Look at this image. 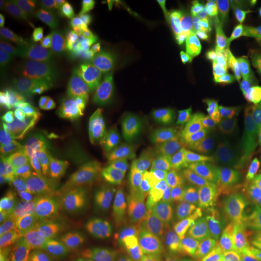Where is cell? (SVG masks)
<instances>
[{
    "mask_svg": "<svg viewBox=\"0 0 261 261\" xmlns=\"http://www.w3.org/2000/svg\"><path fill=\"white\" fill-rule=\"evenodd\" d=\"M77 8L84 18L103 23L111 19L116 20L112 0H82L79 2Z\"/></svg>",
    "mask_w": 261,
    "mask_h": 261,
    "instance_id": "cell-18",
    "label": "cell"
},
{
    "mask_svg": "<svg viewBox=\"0 0 261 261\" xmlns=\"http://www.w3.org/2000/svg\"><path fill=\"white\" fill-rule=\"evenodd\" d=\"M25 168L31 181L48 194L55 195H59L65 190L66 180L75 172L89 168H107L91 162L54 155L28 159Z\"/></svg>",
    "mask_w": 261,
    "mask_h": 261,
    "instance_id": "cell-7",
    "label": "cell"
},
{
    "mask_svg": "<svg viewBox=\"0 0 261 261\" xmlns=\"http://www.w3.org/2000/svg\"><path fill=\"white\" fill-rule=\"evenodd\" d=\"M0 68L6 76L28 84L36 90V93L47 92L56 87L55 82L48 81L42 73L35 71L15 56H1Z\"/></svg>",
    "mask_w": 261,
    "mask_h": 261,
    "instance_id": "cell-14",
    "label": "cell"
},
{
    "mask_svg": "<svg viewBox=\"0 0 261 261\" xmlns=\"http://www.w3.org/2000/svg\"><path fill=\"white\" fill-rule=\"evenodd\" d=\"M10 37L9 33L6 29L0 28V54L1 56H6L9 48Z\"/></svg>",
    "mask_w": 261,
    "mask_h": 261,
    "instance_id": "cell-42",
    "label": "cell"
},
{
    "mask_svg": "<svg viewBox=\"0 0 261 261\" xmlns=\"http://www.w3.org/2000/svg\"><path fill=\"white\" fill-rule=\"evenodd\" d=\"M28 113L13 105L0 100V130L2 139L6 140L19 128Z\"/></svg>",
    "mask_w": 261,
    "mask_h": 261,
    "instance_id": "cell-19",
    "label": "cell"
},
{
    "mask_svg": "<svg viewBox=\"0 0 261 261\" xmlns=\"http://www.w3.org/2000/svg\"><path fill=\"white\" fill-rule=\"evenodd\" d=\"M112 207L108 200L103 197L100 196L95 202L92 209L90 212L86 216L85 220H90V221H100L110 217L112 215Z\"/></svg>",
    "mask_w": 261,
    "mask_h": 261,
    "instance_id": "cell-34",
    "label": "cell"
},
{
    "mask_svg": "<svg viewBox=\"0 0 261 261\" xmlns=\"http://www.w3.org/2000/svg\"><path fill=\"white\" fill-rule=\"evenodd\" d=\"M114 229L123 236L147 240L167 230L149 199L145 196L129 197L113 221Z\"/></svg>",
    "mask_w": 261,
    "mask_h": 261,
    "instance_id": "cell-6",
    "label": "cell"
},
{
    "mask_svg": "<svg viewBox=\"0 0 261 261\" xmlns=\"http://www.w3.org/2000/svg\"><path fill=\"white\" fill-rule=\"evenodd\" d=\"M10 16V3L6 0L0 1V17L2 20L9 19Z\"/></svg>",
    "mask_w": 261,
    "mask_h": 261,
    "instance_id": "cell-44",
    "label": "cell"
},
{
    "mask_svg": "<svg viewBox=\"0 0 261 261\" xmlns=\"http://www.w3.org/2000/svg\"><path fill=\"white\" fill-rule=\"evenodd\" d=\"M0 99L27 113H37L38 99L36 94L32 95L28 93L17 84L2 81L0 84Z\"/></svg>",
    "mask_w": 261,
    "mask_h": 261,
    "instance_id": "cell-17",
    "label": "cell"
},
{
    "mask_svg": "<svg viewBox=\"0 0 261 261\" xmlns=\"http://www.w3.org/2000/svg\"><path fill=\"white\" fill-rule=\"evenodd\" d=\"M79 225L65 232H53L48 243H41L31 235L23 247L5 246V255L11 261H59L73 248L82 233Z\"/></svg>",
    "mask_w": 261,
    "mask_h": 261,
    "instance_id": "cell-9",
    "label": "cell"
},
{
    "mask_svg": "<svg viewBox=\"0 0 261 261\" xmlns=\"http://www.w3.org/2000/svg\"><path fill=\"white\" fill-rule=\"evenodd\" d=\"M177 261H213L203 217H196L180 234Z\"/></svg>",
    "mask_w": 261,
    "mask_h": 261,
    "instance_id": "cell-11",
    "label": "cell"
},
{
    "mask_svg": "<svg viewBox=\"0 0 261 261\" xmlns=\"http://www.w3.org/2000/svg\"><path fill=\"white\" fill-rule=\"evenodd\" d=\"M1 261H11V260H10L9 258H8V257H7V256H6V255H5V257H2V258H1Z\"/></svg>",
    "mask_w": 261,
    "mask_h": 261,
    "instance_id": "cell-47",
    "label": "cell"
},
{
    "mask_svg": "<svg viewBox=\"0 0 261 261\" xmlns=\"http://www.w3.org/2000/svg\"><path fill=\"white\" fill-rule=\"evenodd\" d=\"M140 50L145 55H150L154 53L162 54L167 47L159 34H149L143 38L140 42Z\"/></svg>",
    "mask_w": 261,
    "mask_h": 261,
    "instance_id": "cell-33",
    "label": "cell"
},
{
    "mask_svg": "<svg viewBox=\"0 0 261 261\" xmlns=\"http://www.w3.org/2000/svg\"><path fill=\"white\" fill-rule=\"evenodd\" d=\"M146 61L152 66L154 69H156L157 71L159 70H163L165 69V58L162 56V54L160 53H154V54H150L146 56Z\"/></svg>",
    "mask_w": 261,
    "mask_h": 261,
    "instance_id": "cell-41",
    "label": "cell"
},
{
    "mask_svg": "<svg viewBox=\"0 0 261 261\" xmlns=\"http://www.w3.org/2000/svg\"><path fill=\"white\" fill-rule=\"evenodd\" d=\"M56 207L57 206L51 203H39L30 209L28 215L32 216V218H40L45 220L48 215L56 210Z\"/></svg>",
    "mask_w": 261,
    "mask_h": 261,
    "instance_id": "cell-37",
    "label": "cell"
},
{
    "mask_svg": "<svg viewBox=\"0 0 261 261\" xmlns=\"http://www.w3.org/2000/svg\"><path fill=\"white\" fill-rule=\"evenodd\" d=\"M191 4L187 0H167L164 5V18L159 24L157 31L172 28L180 20L185 19L190 11Z\"/></svg>",
    "mask_w": 261,
    "mask_h": 261,
    "instance_id": "cell-22",
    "label": "cell"
},
{
    "mask_svg": "<svg viewBox=\"0 0 261 261\" xmlns=\"http://www.w3.org/2000/svg\"><path fill=\"white\" fill-rule=\"evenodd\" d=\"M100 196L101 195L94 192H85L80 196L77 202V213L82 218H86V216L90 212V210L92 209L95 202Z\"/></svg>",
    "mask_w": 261,
    "mask_h": 261,
    "instance_id": "cell-36",
    "label": "cell"
},
{
    "mask_svg": "<svg viewBox=\"0 0 261 261\" xmlns=\"http://www.w3.org/2000/svg\"><path fill=\"white\" fill-rule=\"evenodd\" d=\"M218 261H234V259L231 256H224V257Z\"/></svg>",
    "mask_w": 261,
    "mask_h": 261,
    "instance_id": "cell-46",
    "label": "cell"
},
{
    "mask_svg": "<svg viewBox=\"0 0 261 261\" xmlns=\"http://www.w3.org/2000/svg\"><path fill=\"white\" fill-rule=\"evenodd\" d=\"M159 35L162 37L166 47H168L172 51H176L181 47L183 43V33L177 28H167L158 32Z\"/></svg>",
    "mask_w": 261,
    "mask_h": 261,
    "instance_id": "cell-32",
    "label": "cell"
},
{
    "mask_svg": "<svg viewBox=\"0 0 261 261\" xmlns=\"http://www.w3.org/2000/svg\"><path fill=\"white\" fill-rule=\"evenodd\" d=\"M168 77H169V75H168V73L165 71V69L159 70V71H157V74H156L154 82H155L159 87L161 88L164 84L168 82Z\"/></svg>",
    "mask_w": 261,
    "mask_h": 261,
    "instance_id": "cell-43",
    "label": "cell"
},
{
    "mask_svg": "<svg viewBox=\"0 0 261 261\" xmlns=\"http://www.w3.org/2000/svg\"><path fill=\"white\" fill-rule=\"evenodd\" d=\"M45 221L50 228L51 232L56 233L65 232L80 225L79 220L75 216L66 213L65 211L60 209L58 206L54 212L47 216Z\"/></svg>",
    "mask_w": 261,
    "mask_h": 261,
    "instance_id": "cell-23",
    "label": "cell"
},
{
    "mask_svg": "<svg viewBox=\"0 0 261 261\" xmlns=\"http://www.w3.org/2000/svg\"><path fill=\"white\" fill-rule=\"evenodd\" d=\"M244 261H261V227L253 229L243 246Z\"/></svg>",
    "mask_w": 261,
    "mask_h": 261,
    "instance_id": "cell-26",
    "label": "cell"
},
{
    "mask_svg": "<svg viewBox=\"0 0 261 261\" xmlns=\"http://www.w3.org/2000/svg\"><path fill=\"white\" fill-rule=\"evenodd\" d=\"M22 3L33 10L56 34L70 31L75 22L72 16V2L64 0H28L22 1Z\"/></svg>",
    "mask_w": 261,
    "mask_h": 261,
    "instance_id": "cell-13",
    "label": "cell"
},
{
    "mask_svg": "<svg viewBox=\"0 0 261 261\" xmlns=\"http://www.w3.org/2000/svg\"><path fill=\"white\" fill-rule=\"evenodd\" d=\"M180 182L174 168L146 140L136 168L134 185L137 195L148 197L161 194L176 200Z\"/></svg>",
    "mask_w": 261,
    "mask_h": 261,
    "instance_id": "cell-5",
    "label": "cell"
},
{
    "mask_svg": "<svg viewBox=\"0 0 261 261\" xmlns=\"http://www.w3.org/2000/svg\"><path fill=\"white\" fill-rule=\"evenodd\" d=\"M3 239L11 246L23 247L28 244L30 238L28 224L23 222H18L13 224L4 233Z\"/></svg>",
    "mask_w": 261,
    "mask_h": 261,
    "instance_id": "cell-28",
    "label": "cell"
},
{
    "mask_svg": "<svg viewBox=\"0 0 261 261\" xmlns=\"http://www.w3.org/2000/svg\"><path fill=\"white\" fill-rule=\"evenodd\" d=\"M201 97V90L199 86H194L191 87L187 90L186 92L183 95V101H185L190 107L192 105H196L199 102Z\"/></svg>",
    "mask_w": 261,
    "mask_h": 261,
    "instance_id": "cell-40",
    "label": "cell"
},
{
    "mask_svg": "<svg viewBox=\"0 0 261 261\" xmlns=\"http://www.w3.org/2000/svg\"><path fill=\"white\" fill-rule=\"evenodd\" d=\"M36 144L46 155L91 162L107 168L120 144L105 126L51 120L41 129Z\"/></svg>",
    "mask_w": 261,
    "mask_h": 261,
    "instance_id": "cell-1",
    "label": "cell"
},
{
    "mask_svg": "<svg viewBox=\"0 0 261 261\" xmlns=\"http://www.w3.org/2000/svg\"><path fill=\"white\" fill-rule=\"evenodd\" d=\"M82 88L84 93L92 98L103 96V69L102 66L85 76L82 82Z\"/></svg>",
    "mask_w": 261,
    "mask_h": 261,
    "instance_id": "cell-29",
    "label": "cell"
},
{
    "mask_svg": "<svg viewBox=\"0 0 261 261\" xmlns=\"http://www.w3.org/2000/svg\"><path fill=\"white\" fill-rule=\"evenodd\" d=\"M103 69V103L108 110L120 112L134 98L133 79L125 65L118 60L106 59Z\"/></svg>",
    "mask_w": 261,
    "mask_h": 261,
    "instance_id": "cell-10",
    "label": "cell"
},
{
    "mask_svg": "<svg viewBox=\"0 0 261 261\" xmlns=\"http://www.w3.org/2000/svg\"><path fill=\"white\" fill-rule=\"evenodd\" d=\"M112 4H113V8L115 11L116 20L120 21L122 23L124 14L133 4V2L130 0H112Z\"/></svg>",
    "mask_w": 261,
    "mask_h": 261,
    "instance_id": "cell-39",
    "label": "cell"
},
{
    "mask_svg": "<svg viewBox=\"0 0 261 261\" xmlns=\"http://www.w3.org/2000/svg\"><path fill=\"white\" fill-rule=\"evenodd\" d=\"M165 61H166L165 71L168 73V75L177 76V77H187V76L194 75V73L191 72V70H189L176 56Z\"/></svg>",
    "mask_w": 261,
    "mask_h": 261,
    "instance_id": "cell-35",
    "label": "cell"
},
{
    "mask_svg": "<svg viewBox=\"0 0 261 261\" xmlns=\"http://www.w3.org/2000/svg\"><path fill=\"white\" fill-rule=\"evenodd\" d=\"M181 125L204 146L212 147L227 136L230 117L222 106L203 103L191 109Z\"/></svg>",
    "mask_w": 261,
    "mask_h": 261,
    "instance_id": "cell-8",
    "label": "cell"
},
{
    "mask_svg": "<svg viewBox=\"0 0 261 261\" xmlns=\"http://www.w3.org/2000/svg\"><path fill=\"white\" fill-rule=\"evenodd\" d=\"M122 24L133 35L143 38L149 35L150 27L143 10L133 3L124 14Z\"/></svg>",
    "mask_w": 261,
    "mask_h": 261,
    "instance_id": "cell-20",
    "label": "cell"
},
{
    "mask_svg": "<svg viewBox=\"0 0 261 261\" xmlns=\"http://www.w3.org/2000/svg\"><path fill=\"white\" fill-rule=\"evenodd\" d=\"M147 198L149 199L151 204L154 207L162 223L167 225L175 200H173L169 196L161 195V194L152 195V196H148Z\"/></svg>",
    "mask_w": 261,
    "mask_h": 261,
    "instance_id": "cell-30",
    "label": "cell"
},
{
    "mask_svg": "<svg viewBox=\"0 0 261 261\" xmlns=\"http://www.w3.org/2000/svg\"><path fill=\"white\" fill-rule=\"evenodd\" d=\"M105 172V168H89L81 170L68 178L64 183V187L65 189H82L103 176Z\"/></svg>",
    "mask_w": 261,
    "mask_h": 261,
    "instance_id": "cell-25",
    "label": "cell"
},
{
    "mask_svg": "<svg viewBox=\"0 0 261 261\" xmlns=\"http://www.w3.org/2000/svg\"><path fill=\"white\" fill-rule=\"evenodd\" d=\"M9 19L14 25L30 36L41 40L56 41V32L22 1L10 3Z\"/></svg>",
    "mask_w": 261,
    "mask_h": 261,
    "instance_id": "cell-15",
    "label": "cell"
},
{
    "mask_svg": "<svg viewBox=\"0 0 261 261\" xmlns=\"http://www.w3.org/2000/svg\"><path fill=\"white\" fill-rule=\"evenodd\" d=\"M55 86L53 90L36 93L37 113L53 120L107 127L109 110L103 101L59 82H55Z\"/></svg>",
    "mask_w": 261,
    "mask_h": 261,
    "instance_id": "cell-2",
    "label": "cell"
},
{
    "mask_svg": "<svg viewBox=\"0 0 261 261\" xmlns=\"http://www.w3.org/2000/svg\"><path fill=\"white\" fill-rule=\"evenodd\" d=\"M0 208L2 212H8L19 219L18 200L11 183H1L0 185Z\"/></svg>",
    "mask_w": 261,
    "mask_h": 261,
    "instance_id": "cell-27",
    "label": "cell"
},
{
    "mask_svg": "<svg viewBox=\"0 0 261 261\" xmlns=\"http://www.w3.org/2000/svg\"><path fill=\"white\" fill-rule=\"evenodd\" d=\"M228 171L225 146L211 150L205 162L192 179L187 192V205L196 210H213L221 205L226 194Z\"/></svg>",
    "mask_w": 261,
    "mask_h": 261,
    "instance_id": "cell-4",
    "label": "cell"
},
{
    "mask_svg": "<svg viewBox=\"0 0 261 261\" xmlns=\"http://www.w3.org/2000/svg\"><path fill=\"white\" fill-rule=\"evenodd\" d=\"M87 59L84 55L70 56L65 66V81L69 84L83 82L86 76Z\"/></svg>",
    "mask_w": 261,
    "mask_h": 261,
    "instance_id": "cell-24",
    "label": "cell"
},
{
    "mask_svg": "<svg viewBox=\"0 0 261 261\" xmlns=\"http://www.w3.org/2000/svg\"><path fill=\"white\" fill-rule=\"evenodd\" d=\"M147 140L174 168L181 181L192 180L201 167L204 145L181 124L164 127Z\"/></svg>",
    "mask_w": 261,
    "mask_h": 261,
    "instance_id": "cell-3",
    "label": "cell"
},
{
    "mask_svg": "<svg viewBox=\"0 0 261 261\" xmlns=\"http://www.w3.org/2000/svg\"><path fill=\"white\" fill-rule=\"evenodd\" d=\"M70 32L73 36L92 47L103 58L110 59L117 50V43L106 23L87 18L75 19Z\"/></svg>",
    "mask_w": 261,
    "mask_h": 261,
    "instance_id": "cell-12",
    "label": "cell"
},
{
    "mask_svg": "<svg viewBox=\"0 0 261 261\" xmlns=\"http://www.w3.org/2000/svg\"><path fill=\"white\" fill-rule=\"evenodd\" d=\"M16 193L19 219L29 214L30 209L39 203H50V195L31 180L17 178L10 181Z\"/></svg>",
    "mask_w": 261,
    "mask_h": 261,
    "instance_id": "cell-16",
    "label": "cell"
},
{
    "mask_svg": "<svg viewBox=\"0 0 261 261\" xmlns=\"http://www.w3.org/2000/svg\"><path fill=\"white\" fill-rule=\"evenodd\" d=\"M30 235L39 242L48 243L51 238V230L45 220L40 218H31L28 224Z\"/></svg>",
    "mask_w": 261,
    "mask_h": 261,
    "instance_id": "cell-31",
    "label": "cell"
},
{
    "mask_svg": "<svg viewBox=\"0 0 261 261\" xmlns=\"http://www.w3.org/2000/svg\"><path fill=\"white\" fill-rule=\"evenodd\" d=\"M160 89H161L163 98L165 100H167L168 102L172 103V102H176L179 100L180 92L178 91L175 85L169 81V77H168V82L164 84Z\"/></svg>",
    "mask_w": 261,
    "mask_h": 261,
    "instance_id": "cell-38",
    "label": "cell"
},
{
    "mask_svg": "<svg viewBox=\"0 0 261 261\" xmlns=\"http://www.w3.org/2000/svg\"><path fill=\"white\" fill-rule=\"evenodd\" d=\"M215 4H216V7H217V12H218V16H219V19H222L223 16H224V2H221V1H216V2H215Z\"/></svg>",
    "mask_w": 261,
    "mask_h": 261,
    "instance_id": "cell-45",
    "label": "cell"
},
{
    "mask_svg": "<svg viewBox=\"0 0 261 261\" xmlns=\"http://www.w3.org/2000/svg\"><path fill=\"white\" fill-rule=\"evenodd\" d=\"M157 70L150 65L147 61H138L133 69L134 99L143 102L145 87L154 82Z\"/></svg>",
    "mask_w": 261,
    "mask_h": 261,
    "instance_id": "cell-21",
    "label": "cell"
}]
</instances>
